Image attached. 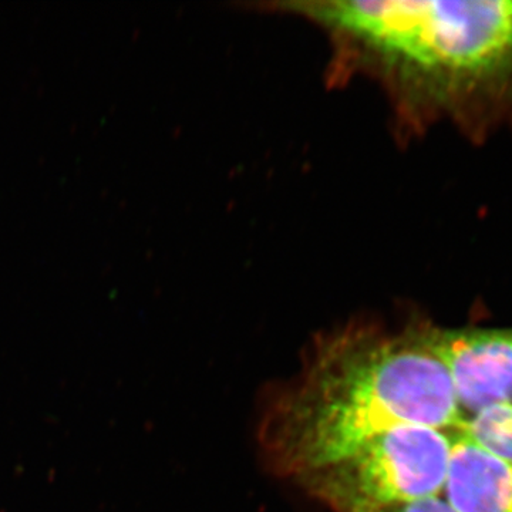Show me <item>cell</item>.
<instances>
[{
	"instance_id": "6da1fadb",
	"label": "cell",
	"mask_w": 512,
	"mask_h": 512,
	"mask_svg": "<svg viewBox=\"0 0 512 512\" xmlns=\"http://www.w3.org/2000/svg\"><path fill=\"white\" fill-rule=\"evenodd\" d=\"M463 420L451 377L417 328L352 323L320 336L272 394L258 441L275 474L301 480L397 427L453 431Z\"/></svg>"
},
{
	"instance_id": "7a4b0ae2",
	"label": "cell",
	"mask_w": 512,
	"mask_h": 512,
	"mask_svg": "<svg viewBox=\"0 0 512 512\" xmlns=\"http://www.w3.org/2000/svg\"><path fill=\"white\" fill-rule=\"evenodd\" d=\"M343 62L383 83L397 109L421 117L512 84V0L292 2Z\"/></svg>"
},
{
	"instance_id": "3957f363",
	"label": "cell",
	"mask_w": 512,
	"mask_h": 512,
	"mask_svg": "<svg viewBox=\"0 0 512 512\" xmlns=\"http://www.w3.org/2000/svg\"><path fill=\"white\" fill-rule=\"evenodd\" d=\"M450 448L448 431L409 424L298 481L332 512H382L441 497Z\"/></svg>"
},
{
	"instance_id": "277c9868",
	"label": "cell",
	"mask_w": 512,
	"mask_h": 512,
	"mask_svg": "<svg viewBox=\"0 0 512 512\" xmlns=\"http://www.w3.org/2000/svg\"><path fill=\"white\" fill-rule=\"evenodd\" d=\"M446 367L464 417L512 403V329L417 328Z\"/></svg>"
},
{
	"instance_id": "5b68a950",
	"label": "cell",
	"mask_w": 512,
	"mask_h": 512,
	"mask_svg": "<svg viewBox=\"0 0 512 512\" xmlns=\"http://www.w3.org/2000/svg\"><path fill=\"white\" fill-rule=\"evenodd\" d=\"M450 433L444 500L457 512H512V467L461 430Z\"/></svg>"
},
{
	"instance_id": "8992f818",
	"label": "cell",
	"mask_w": 512,
	"mask_h": 512,
	"mask_svg": "<svg viewBox=\"0 0 512 512\" xmlns=\"http://www.w3.org/2000/svg\"><path fill=\"white\" fill-rule=\"evenodd\" d=\"M458 430L512 467V403H497L468 416Z\"/></svg>"
},
{
	"instance_id": "52a82bcc",
	"label": "cell",
	"mask_w": 512,
	"mask_h": 512,
	"mask_svg": "<svg viewBox=\"0 0 512 512\" xmlns=\"http://www.w3.org/2000/svg\"><path fill=\"white\" fill-rule=\"evenodd\" d=\"M382 512H457L447 503L444 498L431 497L424 498V500L413 501V503H407L402 505H396V507L389 508Z\"/></svg>"
}]
</instances>
